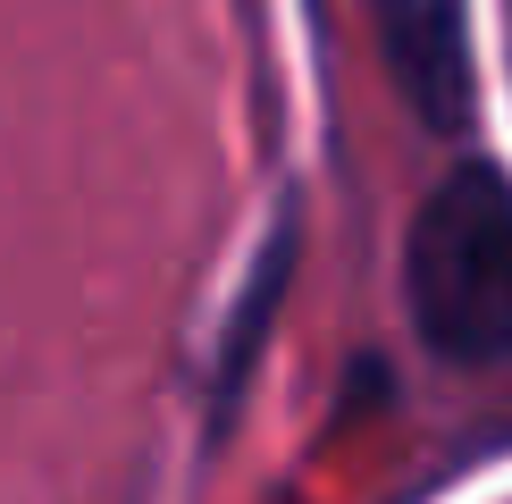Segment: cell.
<instances>
[{"label": "cell", "instance_id": "6da1fadb", "mask_svg": "<svg viewBox=\"0 0 512 504\" xmlns=\"http://www.w3.org/2000/svg\"><path fill=\"white\" fill-rule=\"evenodd\" d=\"M412 328L454 370L512 362V177L487 160H454L412 210L403 252Z\"/></svg>", "mask_w": 512, "mask_h": 504}, {"label": "cell", "instance_id": "7a4b0ae2", "mask_svg": "<svg viewBox=\"0 0 512 504\" xmlns=\"http://www.w3.org/2000/svg\"><path fill=\"white\" fill-rule=\"evenodd\" d=\"M370 34L387 59V84L403 93L429 135H462L479 110L471 68V0H370Z\"/></svg>", "mask_w": 512, "mask_h": 504}]
</instances>
